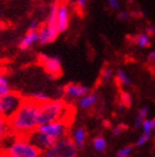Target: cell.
I'll list each match as a JSON object with an SVG mask.
<instances>
[{
	"label": "cell",
	"mask_w": 155,
	"mask_h": 157,
	"mask_svg": "<svg viewBox=\"0 0 155 157\" xmlns=\"http://www.w3.org/2000/svg\"><path fill=\"white\" fill-rule=\"evenodd\" d=\"M115 80H116V82H117V85L121 86V87H128V86L132 85L131 78H130L128 76V74L123 69H121V68H119V69L116 70Z\"/></svg>",
	"instance_id": "14"
},
{
	"label": "cell",
	"mask_w": 155,
	"mask_h": 157,
	"mask_svg": "<svg viewBox=\"0 0 155 157\" xmlns=\"http://www.w3.org/2000/svg\"><path fill=\"white\" fill-rule=\"evenodd\" d=\"M112 78H113V68L110 65L103 66L101 70V80L103 82H109Z\"/></svg>",
	"instance_id": "20"
},
{
	"label": "cell",
	"mask_w": 155,
	"mask_h": 157,
	"mask_svg": "<svg viewBox=\"0 0 155 157\" xmlns=\"http://www.w3.org/2000/svg\"><path fill=\"white\" fill-rule=\"evenodd\" d=\"M38 61L40 63L45 71L51 77H60L62 75V61L58 56H49L45 54H40L38 56Z\"/></svg>",
	"instance_id": "6"
},
{
	"label": "cell",
	"mask_w": 155,
	"mask_h": 157,
	"mask_svg": "<svg viewBox=\"0 0 155 157\" xmlns=\"http://www.w3.org/2000/svg\"><path fill=\"white\" fill-rule=\"evenodd\" d=\"M154 70H155V66H154Z\"/></svg>",
	"instance_id": "39"
},
{
	"label": "cell",
	"mask_w": 155,
	"mask_h": 157,
	"mask_svg": "<svg viewBox=\"0 0 155 157\" xmlns=\"http://www.w3.org/2000/svg\"><path fill=\"white\" fill-rule=\"evenodd\" d=\"M99 101V94L96 91H89L88 94H85L83 97H81L78 99L77 107L82 110H87L94 107L96 103Z\"/></svg>",
	"instance_id": "11"
},
{
	"label": "cell",
	"mask_w": 155,
	"mask_h": 157,
	"mask_svg": "<svg viewBox=\"0 0 155 157\" xmlns=\"http://www.w3.org/2000/svg\"><path fill=\"white\" fill-rule=\"evenodd\" d=\"M147 115H149V108L146 106H143L139 109L136 116H135L134 119V127L135 128H140L143 124V121L147 118Z\"/></svg>",
	"instance_id": "17"
},
{
	"label": "cell",
	"mask_w": 155,
	"mask_h": 157,
	"mask_svg": "<svg viewBox=\"0 0 155 157\" xmlns=\"http://www.w3.org/2000/svg\"><path fill=\"white\" fill-rule=\"evenodd\" d=\"M41 157H78V148L71 137H64L41 153Z\"/></svg>",
	"instance_id": "4"
},
{
	"label": "cell",
	"mask_w": 155,
	"mask_h": 157,
	"mask_svg": "<svg viewBox=\"0 0 155 157\" xmlns=\"http://www.w3.org/2000/svg\"><path fill=\"white\" fill-rule=\"evenodd\" d=\"M152 137V133H142L140 136L137 137L136 142L134 143L135 147H142V146L146 145L150 142V139Z\"/></svg>",
	"instance_id": "22"
},
{
	"label": "cell",
	"mask_w": 155,
	"mask_h": 157,
	"mask_svg": "<svg viewBox=\"0 0 155 157\" xmlns=\"http://www.w3.org/2000/svg\"><path fill=\"white\" fill-rule=\"evenodd\" d=\"M71 139L73 140L74 145L77 146L78 151L83 149L84 146H85V143H87V130H85V128L82 126L75 127L72 132Z\"/></svg>",
	"instance_id": "12"
},
{
	"label": "cell",
	"mask_w": 155,
	"mask_h": 157,
	"mask_svg": "<svg viewBox=\"0 0 155 157\" xmlns=\"http://www.w3.org/2000/svg\"><path fill=\"white\" fill-rule=\"evenodd\" d=\"M39 40V35L38 31H28L24 37L20 40L19 42V48L21 50H27V49L31 48L36 42Z\"/></svg>",
	"instance_id": "13"
},
{
	"label": "cell",
	"mask_w": 155,
	"mask_h": 157,
	"mask_svg": "<svg viewBox=\"0 0 155 157\" xmlns=\"http://www.w3.org/2000/svg\"><path fill=\"white\" fill-rule=\"evenodd\" d=\"M141 128H142L144 133H152L153 130L155 129V117L146 118L145 121H143Z\"/></svg>",
	"instance_id": "23"
},
{
	"label": "cell",
	"mask_w": 155,
	"mask_h": 157,
	"mask_svg": "<svg viewBox=\"0 0 155 157\" xmlns=\"http://www.w3.org/2000/svg\"><path fill=\"white\" fill-rule=\"evenodd\" d=\"M70 124H71V121L62 119V121H52L49 124L39 125L37 129L43 133L45 135H47L48 137H50L54 143H57L58 140L64 138L69 135Z\"/></svg>",
	"instance_id": "5"
},
{
	"label": "cell",
	"mask_w": 155,
	"mask_h": 157,
	"mask_svg": "<svg viewBox=\"0 0 155 157\" xmlns=\"http://www.w3.org/2000/svg\"><path fill=\"white\" fill-rule=\"evenodd\" d=\"M39 105L30 97H24L19 108L8 118L10 132L17 137H27L38 128Z\"/></svg>",
	"instance_id": "1"
},
{
	"label": "cell",
	"mask_w": 155,
	"mask_h": 157,
	"mask_svg": "<svg viewBox=\"0 0 155 157\" xmlns=\"http://www.w3.org/2000/svg\"><path fill=\"white\" fill-rule=\"evenodd\" d=\"M117 18H119V20L128 21L132 18V15L128 11H120L119 15H117Z\"/></svg>",
	"instance_id": "27"
},
{
	"label": "cell",
	"mask_w": 155,
	"mask_h": 157,
	"mask_svg": "<svg viewBox=\"0 0 155 157\" xmlns=\"http://www.w3.org/2000/svg\"><path fill=\"white\" fill-rule=\"evenodd\" d=\"M92 146H93V149L96 151V153L102 154V153H104L106 151L107 142L103 136H96L92 140Z\"/></svg>",
	"instance_id": "15"
},
{
	"label": "cell",
	"mask_w": 155,
	"mask_h": 157,
	"mask_svg": "<svg viewBox=\"0 0 155 157\" xmlns=\"http://www.w3.org/2000/svg\"><path fill=\"white\" fill-rule=\"evenodd\" d=\"M0 157H8L6 154H5V151H3L2 149H1V151H0Z\"/></svg>",
	"instance_id": "35"
},
{
	"label": "cell",
	"mask_w": 155,
	"mask_h": 157,
	"mask_svg": "<svg viewBox=\"0 0 155 157\" xmlns=\"http://www.w3.org/2000/svg\"><path fill=\"white\" fill-rule=\"evenodd\" d=\"M126 1H128V3H133V2H134V0H126Z\"/></svg>",
	"instance_id": "36"
},
{
	"label": "cell",
	"mask_w": 155,
	"mask_h": 157,
	"mask_svg": "<svg viewBox=\"0 0 155 157\" xmlns=\"http://www.w3.org/2000/svg\"><path fill=\"white\" fill-rule=\"evenodd\" d=\"M75 3L80 10H83L87 7V0H75Z\"/></svg>",
	"instance_id": "31"
},
{
	"label": "cell",
	"mask_w": 155,
	"mask_h": 157,
	"mask_svg": "<svg viewBox=\"0 0 155 157\" xmlns=\"http://www.w3.org/2000/svg\"><path fill=\"white\" fill-rule=\"evenodd\" d=\"M90 91V88L85 85L78 84V82H70L62 87V93L64 97L69 99H79L83 97L85 94Z\"/></svg>",
	"instance_id": "9"
},
{
	"label": "cell",
	"mask_w": 155,
	"mask_h": 157,
	"mask_svg": "<svg viewBox=\"0 0 155 157\" xmlns=\"http://www.w3.org/2000/svg\"><path fill=\"white\" fill-rule=\"evenodd\" d=\"M33 157H41V155H38V156H33Z\"/></svg>",
	"instance_id": "37"
},
{
	"label": "cell",
	"mask_w": 155,
	"mask_h": 157,
	"mask_svg": "<svg viewBox=\"0 0 155 157\" xmlns=\"http://www.w3.org/2000/svg\"><path fill=\"white\" fill-rule=\"evenodd\" d=\"M40 26H39V22L37 20H32L29 24V27H28V31H38Z\"/></svg>",
	"instance_id": "29"
},
{
	"label": "cell",
	"mask_w": 155,
	"mask_h": 157,
	"mask_svg": "<svg viewBox=\"0 0 155 157\" xmlns=\"http://www.w3.org/2000/svg\"><path fill=\"white\" fill-rule=\"evenodd\" d=\"M119 103L122 104L125 108H130L133 105V97L130 93L128 91H121L120 94V101Z\"/></svg>",
	"instance_id": "21"
},
{
	"label": "cell",
	"mask_w": 155,
	"mask_h": 157,
	"mask_svg": "<svg viewBox=\"0 0 155 157\" xmlns=\"http://www.w3.org/2000/svg\"><path fill=\"white\" fill-rule=\"evenodd\" d=\"M147 59H149L150 61H152V63H155V49L154 50H152V52H150L149 56H147Z\"/></svg>",
	"instance_id": "32"
},
{
	"label": "cell",
	"mask_w": 155,
	"mask_h": 157,
	"mask_svg": "<svg viewBox=\"0 0 155 157\" xmlns=\"http://www.w3.org/2000/svg\"><path fill=\"white\" fill-rule=\"evenodd\" d=\"M106 1H107V5H109V7H110L111 9L117 10V11L120 10V7H121V5H120V0H106Z\"/></svg>",
	"instance_id": "28"
},
{
	"label": "cell",
	"mask_w": 155,
	"mask_h": 157,
	"mask_svg": "<svg viewBox=\"0 0 155 157\" xmlns=\"http://www.w3.org/2000/svg\"><path fill=\"white\" fill-rule=\"evenodd\" d=\"M135 45L139 46L140 48H147L151 45V37L144 31V33H137L134 38Z\"/></svg>",
	"instance_id": "16"
},
{
	"label": "cell",
	"mask_w": 155,
	"mask_h": 157,
	"mask_svg": "<svg viewBox=\"0 0 155 157\" xmlns=\"http://www.w3.org/2000/svg\"><path fill=\"white\" fill-rule=\"evenodd\" d=\"M125 129H128V126L125 124H117L112 128V134H113V136H119Z\"/></svg>",
	"instance_id": "26"
},
{
	"label": "cell",
	"mask_w": 155,
	"mask_h": 157,
	"mask_svg": "<svg viewBox=\"0 0 155 157\" xmlns=\"http://www.w3.org/2000/svg\"><path fill=\"white\" fill-rule=\"evenodd\" d=\"M11 132H10L9 124H8V119L3 116H0V143L6 137L9 136Z\"/></svg>",
	"instance_id": "18"
},
{
	"label": "cell",
	"mask_w": 155,
	"mask_h": 157,
	"mask_svg": "<svg viewBox=\"0 0 155 157\" xmlns=\"http://www.w3.org/2000/svg\"><path fill=\"white\" fill-rule=\"evenodd\" d=\"M71 106L63 99H50L47 103L39 105V125L49 124L52 121L69 119L72 116L70 114Z\"/></svg>",
	"instance_id": "2"
},
{
	"label": "cell",
	"mask_w": 155,
	"mask_h": 157,
	"mask_svg": "<svg viewBox=\"0 0 155 157\" xmlns=\"http://www.w3.org/2000/svg\"><path fill=\"white\" fill-rule=\"evenodd\" d=\"M145 33H147L150 37L154 36L155 35V27L153 26V25H149V26L145 28Z\"/></svg>",
	"instance_id": "30"
},
{
	"label": "cell",
	"mask_w": 155,
	"mask_h": 157,
	"mask_svg": "<svg viewBox=\"0 0 155 157\" xmlns=\"http://www.w3.org/2000/svg\"><path fill=\"white\" fill-rule=\"evenodd\" d=\"M124 109H125V107H124L122 104H121V103L117 104V110H119V112H123Z\"/></svg>",
	"instance_id": "33"
},
{
	"label": "cell",
	"mask_w": 155,
	"mask_h": 157,
	"mask_svg": "<svg viewBox=\"0 0 155 157\" xmlns=\"http://www.w3.org/2000/svg\"><path fill=\"white\" fill-rule=\"evenodd\" d=\"M0 151H1V149H0Z\"/></svg>",
	"instance_id": "40"
},
{
	"label": "cell",
	"mask_w": 155,
	"mask_h": 157,
	"mask_svg": "<svg viewBox=\"0 0 155 157\" xmlns=\"http://www.w3.org/2000/svg\"><path fill=\"white\" fill-rule=\"evenodd\" d=\"M24 97L21 96L19 93H15V91H10L7 95L1 97V104H2V116L6 117L7 119L11 115H13V113L19 108V106L21 105L22 100Z\"/></svg>",
	"instance_id": "7"
},
{
	"label": "cell",
	"mask_w": 155,
	"mask_h": 157,
	"mask_svg": "<svg viewBox=\"0 0 155 157\" xmlns=\"http://www.w3.org/2000/svg\"><path fill=\"white\" fill-rule=\"evenodd\" d=\"M133 151V146L128 145L124 146V147L120 148L117 153H116V157H130V155L132 154Z\"/></svg>",
	"instance_id": "25"
},
{
	"label": "cell",
	"mask_w": 155,
	"mask_h": 157,
	"mask_svg": "<svg viewBox=\"0 0 155 157\" xmlns=\"http://www.w3.org/2000/svg\"><path fill=\"white\" fill-rule=\"evenodd\" d=\"M38 35H39V40L38 42L40 45L45 46L48 44L53 42L54 40L57 39V37L59 36V30L56 25H50L45 22L43 26L39 28L38 30Z\"/></svg>",
	"instance_id": "8"
},
{
	"label": "cell",
	"mask_w": 155,
	"mask_h": 157,
	"mask_svg": "<svg viewBox=\"0 0 155 157\" xmlns=\"http://www.w3.org/2000/svg\"><path fill=\"white\" fill-rule=\"evenodd\" d=\"M0 116H2V104H1V97H0Z\"/></svg>",
	"instance_id": "34"
},
{
	"label": "cell",
	"mask_w": 155,
	"mask_h": 157,
	"mask_svg": "<svg viewBox=\"0 0 155 157\" xmlns=\"http://www.w3.org/2000/svg\"><path fill=\"white\" fill-rule=\"evenodd\" d=\"M30 98H31L33 101H36L38 105H40V104H43V103H47L48 100H50V97H49L47 94H45V93H41V91L34 93V94L30 97Z\"/></svg>",
	"instance_id": "24"
},
{
	"label": "cell",
	"mask_w": 155,
	"mask_h": 157,
	"mask_svg": "<svg viewBox=\"0 0 155 157\" xmlns=\"http://www.w3.org/2000/svg\"><path fill=\"white\" fill-rule=\"evenodd\" d=\"M70 25V9L66 2L60 1L57 12V28L59 33H62L69 28Z\"/></svg>",
	"instance_id": "10"
},
{
	"label": "cell",
	"mask_w": 155,
	"mask_h": 157,
	"mask_svg": "<svg viewBox=\"0 0 155 157\" xmlns=\"http://www.w3.org/2000/svg\"><path fill=\"white\" fill-rule=\"evenodd\" d=\"M30 1H36V0H30Z\"/></svg>",
	"instance_id": "38"
},
{
	"label": "cell",
	"mask_w": 155,
	"mask_h": 157,
	"mask_svg": "<svg viewBox=\"0 0 155 157\" xmlns=\"http://www.w3.org/2000/svg\"><path fill=\"white\" fill-rule=\"evenodd\" d=\"M2 151L8 157H33L41 155V151L33 146L27 137L13 136L11 144Z\"/></svg>",
	"instance_id": "3"
},
{
	"label": "cell",
	"mask_w": 155,
	"mask_h": 157,
	"mask_svg": "<svg viewBox=\"0 0 155 157\" xmlns=\"http://www.w3.org/2000/svg\"><path fill=\"white\" fill-rule=\"evenodd\" d=\"M10 91L11 90H10L9 82L7 80L6 76L3 75L2 71L0 70V97L5 96V95H7Z\"/></svg>",
	"instance_id": "19"
}]
</instances>
